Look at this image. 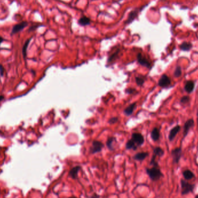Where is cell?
<instances>
[{
  "label": "cell",
  "mask_w": 198,
  "mask_h": 198,
  "mask_svg": "<svg viewBox=\"0 0 198 198\" xmlns=\"http://www.w3.org/2000/svg\"><path fill=\"white\" fill-rule=\"evenodd\" d=\"M126 148L128 149H132L133 150H136L137 148V146L136 145V144L134 143L133 140L131 139L127 142V143L126 144Z\"/></svg>",
  "instance_id": "cell-21"
},
{
  "label": "cell",
  "mask_w": 198,
  "mask_h": 198,
  "mask_svg": "<svg viewBox=\"0 0 198 198\" xmlns=\"http://www.w3.org/2000/svg\"><path fill=\"white\" fill-rule=\"evenodd\" d=\"M151 137L152 140L157 141L159 140L160 138V131L159 129L157 128H154L151 133Z\"/></svg>",
  "instance_id": "cell-16"
},
{
  "label": "cell",
  "mask_w": 198,
  "mask_h": 198,
  "mask_svg": "<svg viewBox=\"0 0 198 198\" xmlns=\"http://www.w3.org/2000/svg\"><path fill=\"white\" fill-rule=\"evenodd\" d=\"M4 72H5V69L4 67L0 64V75L1 76H2L4 74Z\"/></svg>",
  "instance_id": "cell-30"
},
{
  "label": "cell",
  "mask_w": 198,
  "mask_h": 198,
  "mask_svg": "<svg viewBox=\"0 0 198 198\" xmlns=\"http://www.w3.org/2000/svg\"><path fill=\"white\" fill-rule=\"evenodd\" d=\"M118 121V117H114V118H111L109 121L108 123L110 124H115L116 122H117Z\"/></svg>",
  "instance_id": "cell-29"
},
{
  "label": "cell",
  "mask_w": 198,
  "mask_h": 198,
  "mask_svg": "<svg viewBox=\"0 0 198 198\" xmlns=\"http://www.w3.org/2000/svg\"><path fill=\"white\" fill-rule=\"evenodd\" d=\"M43 25L41 24V23H35L34 25H32V26H30L28 30V32H34L35 31V30H37L38 27H40V26H42Z\"/></svg>",
  "instance_id": "cell-26"
},
{
  "label": "cell",
  "mask_w": 198,
  "mask_h": 198,
  "mask_svg": "<svg viewBox=\"0 0 198 198\" xmlns=\"http://www.w3.org/2000/svg\"><path fill=\"white\" fill-rule=\"evenodd\" d=\"M132 140L134 142L136 145L138 146H141L144 142V139L142 135L140 133H133L132 136Z\"/></svg>",
  "instance_id": "cell-9"
},
{
  "label": "cell",
  "mask_w": 198,
  "mask_h": 198,
  "mask_svg": "<svg viewBox=\"0 0 198 198\" xmlns=\"http://www.w3.org/2000/svg\"><path fill=\"white\" fill-rule=\"evenodd\" d=\"M136 106V103H134L132 104H130L129 107L126 108V109L124 110V114L128 116H130L131 114H132Z\"/></svg>",
  "instance_id": "cell-19"
},
{
  "label": "cell",
  "mask_w": 198,
  "mask_h": 198,
  "mask_svg": "<svg viewBox=\"0 0 198 198\" xmlns=\"http://www.w3.org/2000/svg\"><path fill=\"white\" fill-rule=\"evenodd\" d=\"M91 19L86 16L81 17L78 20V24L81 26H86L91 24Z\"/></svg>",
  "instance_id": "cell-15"
},
{
  "label": "cell",
  "mask_w": 198,
  "mask_h": 198,
  "mask_svg": "<svg viewBox=\"0 0 198 198\" xmlns=\"http://www.w3.org/2000/svg\"><path fill=\"white\" fill-rule=\"evenodd\" d=\"M195 198H198V194L197 195H196V196H195Z\"/></svg>",
  "instance_id": "cell-35"
},
{
  "label": "cell",
  "mask_w": 198,
  "mask_h": 198,
  "mask_svg": "<svg viewBox=\"0 0 198 198\" xmlns=\"http://www.w3.org/2000/svg\"><path fill=\"white\" fill-rule=\"evenodd\" d=\"M148 152H139V153L136 154L133 157V159L134 160H138V161H142L148 156Z\"/></svg>",
  "instance_id": "cell-17"
},
{
  "label": "cell",
  "mask_w": 198,
  "mask_h": 198,
  "mask_svg": "<svg viewBox=\"0 0 198 198\" xmlns=\"http://www.w3.org/2000/svg\"><path fill=\"white\" fill-rule=\"evenodd\" d=\"M182 175L185 180H192L195 177L194 173L192 172H191L190 170H185L183 171Z\"/></svg>",
  "instance_id": "cell-18"
},
{
  "label": "cell",
  "mask_w": 198,
  "mask_h": 198,
  "mask_svg": "<svg viewBox=\"0 0 198 198\" xmlns=\"http://www.w3.org/2000/svg\"><path fill=\"white\" fill-rule=\"evenodd\" d=\"M116 139L113 137H109L107 141V142H106V144H107V146L108 148L110 150H113L114 149V147H113V143L114 141H116Z\"/></svg>",
  "instance_id": "cell-23"
},
{
  "label": "cell",
  "mask_w": 198,
  "mask_h": 198,
  "mask_svg": "<svg viewBox=\"0 0 198 198\" xmlns=\"http://www.w3.org/2000/svg\"><path fill=\"white\" fill-rule=\"evenodd\" d=\"M147 5H143L142 7H141L140 8H135L133 10H131L129 14H128V19L126 20V21L125 22V24L126 25H128L131 24L132 22L135 20L140 14L141 10L144 8Z\"/></svg>",
  "instance_id": "cell-2"
},
{
  "label": "cell",
  "mask_w": 198,
  "mask_h": 198,
  "mask_svg": "<svg viewBox=\"0 0 198 198\" xmlns=\"http://www.w3.org/2000/svg\"><path fill=\"white\" fill-rule=\"evenodd\" d=\"M136 82L138 85L141 86L144 84V83L145 82V80L142 76H137L136 78Z\"/></svg>",
  "instance_id": "cell-27"
},
{
  "label": "cell",
  "mask_w": 198,
  "mask_h": 198,
  "mask_svg": "<svg viewBox=\"0 0 198 198\" xmlns=\"http://www.w3.org/2000/svg\"><path fill=\"white\" fill-rule=\"evenodd\" d=\"M165 154V152L164 151V149L161 148L159 147H155V148L154 149V151H153V155L156 156V157H162L164 156Z\"/></svg>",
  "instance_id": "cell-20"
},
{
  "label": "cell",
  "mask_w": 198,
  "mask_h": 198,
  "mask_svg": "<svg viewBox=\"0 0 198 198\" xmlns=\"http://www.w3.org/2000/svg\"><path fill=\"white\" fill-rule=\"evenodd\" d=\"M137 61H138L139 63L141 66L146 67L148 68H151V63H149V62L146 58L142 56V55L141 53H138V55L137 56Z\"/></svg>",
  "instance_id": "cell-11"
},
{
  "label": "cell",
  "mask_w": 198,
  "mask_h": 198,
  "mask_svg": "<svg viewBox=\"0 0 198 198\" xmlns=\"http://www.w3.org/2000/svg\"><path fill=\"white\" fill-rule=\"evenodd\" d=\"M75 198V197H70V198Z\"/></svg>",
  "instance_id": "cell-37"
},
{
  "label": "cell",
  "mask_w": 198,
  "mask_h": 198,
  "mask_svg": "<svg viewBox=\"0 0 198 198\" xmlns=\"http://www.w3.org/2000/svg\"><path fill=\"white\" fill-rule=\"evenodd\" d=\"M181 130V126L176 125L173 127L169 132V140L170 141H173L176 138L177 134Z\"/></svg>",
  "instance_id": "cell-10"
},
{
  "label": "cell",
  "mask_w": 198,
  "mask_h": 198,
  "mask_svg": "<svg viewBox=\"0 0 198 198\" xmlns=\"http://www.w3.org/2000/svg\"><path fill=\"white\" fill-rule=\"evenodd\" d=\"M197 122H198V117L197 118Z\"/></svg>",
  "instance_id": "cell-38"
},
{
  "label": "cell",
  "mask_w": 198,
  "mask_h": 198,
  "mask_svg": "<svg viewBox=\"0 0 198 198\" xmlns=\"http://www.w3.org/2000/svg\"><path fill=\"white\" fill-rule=\"evenodd\" d=\"M190 98L189 96H184L180 100V103L182 105H185L188 104L190 102Z\"/></svg>",
  "instance_id": "cell-25"
},
{
  "label": "cell",
  "mask_w": 198,
  "mask_h": 198,
  "mask_svg": "<svg viewBox=\"0 0 198 198\" xmlns=\"http://www.w3.org/2000/svg\"><path fill=\"white\" fill-rule=\"evenodd\" d=\"M4 41V38H2V37L0 36V45H1V44L2 42Z\"/></svg>",
  "instance_id": "cell-33"
},
{
  "label": "cell",
  "mask_w": 198,
  "mask_h": 198,
  "mask_svg": "<svg viewBox=\"0 0 198 198\" xmlns=\"http://www.w3.org/2000/svg\"><path fill=\"white\" fill-rule=\"evenodd\" d=\"M172 81L170 78L166 74H163L158 81V85L163 88H166L170 86Z\"/></svg>",
  "instance_id": "cell-5"
},
{
  "label": "cell",
  "mask_w": 198,
  "mask_h": 198,
  "mask_svg": "<svg viewBox=\"0 0 198 198\" xmlns=\"http://www.w3.org/2000/svg\"><path fill=\"white\" fill-rule=\"evenodd\" d=\"M119 52H120V50H117L116 51V52L114 53H113L110 58H109V59H108V61H109V62H111V61H112V60H115V58H117V55L119 54Z\"/></svg>",
  "instance_id": "cell-28"
},
{
  "label": "cell",
  "mask_w": 198,
  "mask_h": 198,
  "mask_svg": "<svg viewBox=\"0 0 198 198\" xmlns=\"http://www.w3.org/2000/svg\"><path fill=\"white\" fill-rule=\"evenodd\" d=\"M196 116H197V117H198V112H197V114H196Z\"/></svg>",
  "instance_id": "cell-36"
},
{
  "label": "cell",
  "mask_w": 198,
  "mask_h": 198,
  "mask_svg": "<svg viewBox=\"0 0 198 198\" xmlns=\"http://www.w3.org/2000/svg\"><path fill=\"white\" fill-rule=\"evenodd\" d=\"M81 169V167L80 166H76L75 167H74L73 168H72L69 173H68V176L69 177H70L71 178L75 180L78 178V174L79 173V171L80 170V169Z\"/></svg>",
  "instance_id": "cell-13"
},
{
  "label": "cell",
  "mask_w": 198,
  "mask_h": 198,
  "mask_svg": "<svg viewBox=\"0 0 198 198\" xmlns=\"http://www.w3.org/2000/svg\"><path fill=\"white\" fill-rule=\"evenodd\" d=\"M136 92V90L134 89H127L126 91V92L129 94H131V93H133L134 92Z\"/></svg>",
  "instance_id": "cell-31"
},
{
  "label": "cell",
  "mask_w": 198,
  "mask_h": 198,
  "mask_svg": "<svg viewBox=\"0 0 198 198\" xmlns=\"http://www.w3.org/2000/svg\"><path fill=\"white\" fill-rule=\"evenodd\" d=\"M182 147H177L173 149L171 152V156L173 158V162L174 164H178L180 159L182 157Z\"/></svg>",
  "instance_id": "cell-4"
},
{
  "label": "cell",
  "mask_w": 198,
  "mask_h": 198,
  "mask_svg": "<svg viewBox=\"0 0 198 198\" xmlns=\"http://www.w3.org/2000/svg\"><path fill=\"white\" fill-rule=\"evenodd\" d=\"M195 87V82L192 80H188L185 83L184 90L187 93L190 94L194 92Z\"/></svg>",
  "instance_id": "cell-12"
},
{
  "label": "cell",
  "mask_w": 198,
  "mask_h": 198,
  "mask_svg": "<svg viewBox=\"0 0 198 198\" xmlns=\"http://www.w3.org/2000/svg\"><path fill=\"white\" fill-rule=\"evenodd\" d=\"M32 38H30L28 40H26V41L25 42L23 46V48H22V53H23V57L24 58H26V55H27V48H28V46L30 44V42L31 41Z\"/></svg>",
  "instance_id": "cell-22"
},
{
  "label": "cell",
  "mask_w": 198,
  "mask_h": 198,
  "mask_svg": "<svg viewBox=\"0 0 198 198\" xmlns=\"http://www.w3.org/2000/svg\"><path fill=\"white\" fill-rule=\"evenodd\" d=\"M100 198V196H99V195H98V194H94L92 196H91V198Z\"/></svg>",
  "instance_id": "cell-32"
},
{
  "label": "cell",
  "mask_w": 198,
  "mask_h": 198,
  "mask_svg": "<svg viewBox=\"0 0 198 198\" xmlns=\"http://www.w3.org/2000/svg\"><path fill=\"white\" fill-rule=\"evenodd\" d=\"M182 67L180 66H177L174 70L173 73V75L176 78H179L182 76Z\"/></svg>",
  "instance_id": "cell-24"
},
{
  "label": "cell",
  "mask_w": 198,
  "mask_h": 198,
  "mask_svg": "<svg viewBox=\"0 0 198 198\" xmlns=\"http://www.w3.org/2000/svg\"><path fill=\"white\" fill-rule=\"evenodd\" d=\"M180 50L184 52H189L193 48V44L190 42H182L180 45Z\"/></svg>",
  "instance_id": "cell-14"
},
{
  "label": "cell",
  "mask_w": 198,
  "mask_h": 198,
  "mask_svg": "<svg viewBox=\"0 0 198 198\" xmlns=\"http://www.w3.org/2000/svg\"><path fill=\"white\" fill-rule=\"evenodd\" d=\"M104 147L103 144L99 141H93L92 142V146L90 148V152L92 154H96L101 151Z\"/></svg>",
  "instance_id": "cell-6"
},
{
  "label": "cell",
  "mask_w": 198,
  "mask_h": 198,
  "mask_svg": "<svg viewBox=\"0 0 198 198\" xmlns=\"http://www.w3.org/2000/svg\"><path fill=\"white\" fill-rule=\"evenodd\" d=\"M146 173L148 175L149 177L152 181L156 182L164 177V174L160 171L159 167L153 166L151 168H147Z\"/></svg>",
  "instance_id": "cell-1"
},
{
  "label": "cell",
  "mask_w": 198,
  "mask_h": 198,
  "mask_svg": "<svg viewBox=\"0 0 198 198\" xmlns=\"http://www.w3.org/2000/svg\"><path fill=\"white\" fill-rule=\"evenodd\" d=\"M4 99V96H2V95H0V102L2 101Z\"/></svg>",
  "instance_id": "cell-34"
},
{
  "label": "cell",
  "mask_w": 198,
  "mask_h": 198,
  "mask_svg": "<svg viewBox=\"0 0 198 198\" xmlns=\"http://www.w3.org/2000/svg\"><path fill=\"white\" fill-rule=\"evenodd\" d=\"M28 26V23L26 21H24V22H22L19 24H17V25H15L12 29V31H11V35H14L16 33H19L20 32L22 31L24 28H25L27 26Z\"/></svg>",
  "instance_id": "cell-8"
},
{
  "label": "cell",
  "mask_w": 198,
  "mask_h": 198,
  "mask_svg": "<svg viewBox=\"0 0 198 198\" xmlns=\"http://www.w3.org/2000/svg\"><path fill=\"white\" fill-rule=\"evenodd\" d=\"M181 187H182V195H184L193 192L195 187V184H190L185 180H181Z\"/></svg>",
  "instance_id": "cell-3"
},
{
  "label": "cell",
  "mask_w": 198,
  "mask_h": 198,
  "mask_svg": "<svg viewBox=\"0 0 198 198\" xmlns=\"http://www.w3.org/2000/svg\"><path fill=\"white\" fill-rule=\"evenodd\" d=\"M194 126V121L193 119H188L184 124V130H183V137L185 138L186 136L189 133L190 129Z\"/></svg>",
  "instance_id": "cell-7"
}]
</instances>
